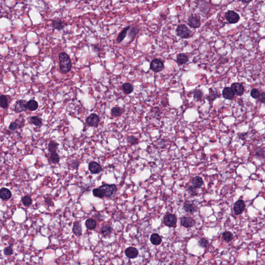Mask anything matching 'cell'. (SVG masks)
<instances>
[{
    "label": "cell",
    "mask_w": 265,
    "mask_h": 265,
    "mask_svg": "<svg viewBox=\"0 0 265 265\" xmlns=\"http://www.w3.org/2000/svg\"><path fill=\"white\" fill-rule=\"evenodd\" d=\"M72 230L73 233L77 236H80L82 235L81 225L79 221L74 222Z\"/></svg>",
    "instance_id": "e0dca14e"
},
{
    "label": "cell",
    "mask_w": 265,
    "mask_h": 265,
    "mask_svg": "<svg viewBox=\"0 0 265 265\" xmlns=\"http://www.w3.org/2000/svg\"><path fill=\"white\" fill-rule=\"evenodd\" d=\"M177 219L176 215L173 214H167L164 217V224L169 227H176Z\"/></svg>",
    "instance_id": "277c9868"
},
{
    "label": "cell",
    "mask_w": 265,
    "mask_h": 265,
    "mask_svg": "<svg viewBox=\"0 0 265 265\" xmlns=\"http://www.w3.org/2000/svg\"><path fill=\"white\" fill-rule=\"evenodd\" d=\"M164 68V63L162 61L159 59H154L150 63V69L154 72H159Z\"/></svg>",
    "instance_id": "5b68a950"
},
{
    "label": "cell",
    "mask_w": 265,
    "mask_h": 265,
    "mask_svg": "<svg viewBox=\"0 0 265 265\" xmlns=\"http://www.w3.org/2000/svg\"><path fill=\"white\" fill-rule=\"evenodd\" d=\"M12 196V192L9 189L5 188L0 189V198L2 200H8L11 198Z\"/></svg>",
    "instance_id": "5bb4252c"
},
{
    "label": "cell",
    "mask_w": 265,
    "mask_h": 265,
    "mask_svg": "<svg viewBox=\"0 0 265 265\" xmlns=\"http://www.w3.org/2000/svg\"><path fill=\"white\" fill-rule=\"evenodd\" d=\"M104 194V196L107 197H110L116 194L117 188L115 184H104L99 187Z\"/></svg>",
    "instance_id": "3957f363"
},
{
    "label": "cell",
    "mask_w": 265,
    "mask_h": 265,
    "mask_svg": "<svg viewBox=\"0 0 265 265\" xmlns=\"http://www.w3.org/2000/svg\"><path fill=\"white\" fill-rule=\"evenodd\" d=\"M260 92L259 91V90L258 89H257L254 88V89L251 90V96L254 99H258V97L260 95Z\"/></svg>",
    "instance_id": "ab89813d"
},
{
    "label": "cell",
    "mask_w": 265,
    "mask_h": 265,
    "mask_svg": "<svg viewBox=\"0 0 265 265\" xmlns=\"http://www.w3.org/2000/svg\"><path fill=\"white\" fill-rule=\"evenodd\" d=\"M188 191L191 196H196L197 195V188H195L193 186H191L188 187Z\"/></svg>",
    "instance_id": "b9f144b4"
},
{
    "label": "cell",
    "mask_w": 265,
    "mask_h": 265,
    "mask_svg": "<svg viewBox=\"0 0 265 265\" xmlns=\"http://www.w3.org/2000/svg\"><path fill=\"white\" fill-rule=\"evenodd\" d=\"M245 208L246 205L244 200L239 199L235 203L234 206V211L235 214L237 215H241V213L244 212Z\"/></svg>",
    "instance_id": "52a82bcc"
},
{
    "label": "cell",
    "mask_w": 265,
    "mask_h": 265,
    "mask_svg": "<svg viewBox=\"0 0 265 265\" xmlns=\"http://www.w3.org/2000/svg\"><path fill=\"white\" fill-rule=\"evenodd\" d=\"M192 184L193 186L195 188H199L202 186V184H204V181L199 176H196L193 178L192 179Z\"/></svg>",
    "instance_id": "7402d4cb"
},
{
    "label": "cell",
    "mask_w": 265,
    "mask_h": 265,
    "mask_svg": "<svg viewBox=\"0 0 265 265\" xmlns=\"http://www.w3.org/2000/svg\"><path fill=\"white\" fill-rule=\"evenodd\" d=\"M111 115L115 117H118L122 115L123 113L122 109L119 107H115L111 109Z\"/></svg>",
    "instance_id": "d6a6232c"
},
{
    "label": "cell",
    "mask_w": 265,
    "mask_h": 265,
    "mask_svg": "<svg viewBox=\"0 0 265 265\" xmlns=\"http://www.w3.org/2000/svg\"><path fill=\"white\" fill-rule=\"evenodd\" d=\"M198 245L202 248H207L208 245V241L207 239L205 238L200 239L198 242Z\"/></svg>",
    "instance_id": "60d3db41"
},
{
    "label": "cell",
    "mask_w": 265,
    "mask_h": 265,
    "mask_svg": "<svg viewBox=\"0 0 265 265\" xmlns=\"http://www.w3.org/2000/svg\"><path fill=\"white\" fill-rule=\"evenodd\" d=\"M225 18L229 23H236L240 19V16L233 10H228L225 14Z\"/></svg>",
    "instance_id": "8992f818"
},
{
    "label": "cell",
    "mask_w": 265,
    "mask_h": 265,
    "mask_svg": "<svg viewBox=\"0 0 265 265\" xmlns=\"http://www.w3.org/2000/svg\"><path fill=\"white\" fill-rule=\"evenodd\" d=\"M45 202L48 206H54L53 202H52V200H51L50 199L46 198V199H45Z\"/></svg>",
    "instance_id": "7dc6e473"
},
{
    "label": "cell",
    "mask_w": 265,
    "mask_h": 265,
    "mask_svg": "<svg viewBox=\"0 0 265 265\" xmlns=\"http://www.w3.org/2000/svg\"><path fill=\"white\" fill-rule=\"evenodd\" d=\"M93 195L95 196V197H97L99 198H103L104 197V194L103 193V192L99 188H94L93 190Z\"/></svg>",
    "instance_id": "d590c367"
},
{
    "label": "cell",
    "mask_w": 265,
    "mask_h": 265,
    "mask_svg": "<svg viewBox=\"0 0 265 265\" xmlns=\"http://www.w3.org/2000/svg\"><path fill=\"white\" fill-rule=\"evenodd\" d=\"M188 61V57L184 53H179L177 56V63L178 65H184L187 63Z\"/></svg>",
    "instance_id": "d6986e66"
},
{
    "label": "cell",
    "mask_w": 265,
    "mask_h": 265,
    "mask_svg": "<svg viewBox=\"0 0 265 265\" xmlns=\"http://www.w3.org/2000/svg\"><path fill=\"white\" fill-rule=\"evenodd\" d=\"M130 26H128V27H126V28H125L124 29H123V30L120 33H119L118 36L117 37V42H118V43H121L123 39H125V37H126V34H127V32H128V31L130 29Z\"/></svg>",
    "instance_id": "603a6c76"
},
{
    "label": "cell",
    "mask_w": 265,
    "mask_h": 265,
    "mask_svg": "<svg viewBox=\"0 0 265 265\" xmlns=\"http://www.w3.org/2000/svg\"><path fill=\"white\" fill-rule=\"evenodd\" d=\"M139 31V30L138 29L137 27H132L131 29H130V32L128 34V36H129V37H130V39H132L135 38V36L137 35L138 32Z\"/></svg>",
    "instance_id": "8d00e7d4"
},
{
    "label": "cell",
    "mask_w": 265,
    "mask_h": 265,
    "mask_svg": "<svg viewBox=\"0 0 265 265\" xmlns=\"http://www.w3.org/2000/svg\"><path fill=\"white\" fill-rule=\"evenodd\" d=\"M99 121L100 119L99 116L95 113H92L86 119L87 124L91 126H97L99 125Z\"/></svg>",
    "instance_id": "9c48e42d"
},
{
    "label": "cell",
    "mask_w": 265,
    "mask_h": 265,
    "mask_svg": "<svg viewBox=\"0 0 265 265\" xmlns=\"http://www.w3.org/2000/svg\"><path fill=\"white\" fill-rule=\"evenodd\" d=\"M27 101L24 99H20L17 101L14 106V110L17 113H20L27 110Z\"/></svg>",
    "instance_id": "30bf717a"
},
{
    "label": "cell",
    "mask_w": 265,
    "mask_h": 265,
    "mask_svg": "<svg viewBox=\"0 0 265 265\" xmlns=\"http://www.w3.org/2000/svg\"><path fill=\"white\" fill-rule=\"evenodd\" d=\"M122 89L125 94H130L132 93L134 88L132 84L130 83H124L122 86Z\"/></svg>",
    "instance_id": "f546056e"
},
{
    "label": "cell",
    "mask_w": 265,
    "mask_h": 265,
    "mask_svg": "<svg viewBox=\"0 0 265 265\" xmlns=\"http://www.w3.org/2000/svg\"><path fill=\"white\" fill-rule=\"evenodd\" d=\"M58 146L59 144L57 142L55 141H51L48 144L49 151L51 153L56 152L57 150H58Z\"/></svg>",
    "instance_id": "836d02e7"
},
{
    "label": "cell",
    "mask_w": 265,
    "mask_h": 265,
    "mask_svg": "<svg viewBox=\"0 0 265 265\" xmlns=\"http://www.w3.org/2000/svg\"><path fill=\"white\" fill-rule=\"evenodd\" d=\"M222 238L224 241L226 242H230L233 239V235L231 232L228 231H225L222 234Z\"/></svg>",
    "instance_id": "4dcf8cb0"
},
{
    "label": "cell",
    "mask_w": 265,
    "mask_h": 265,
    "mask_svg": "<svg viewBox=\"0 0 265 265\" xmlns=\"http://www.w3.org/2000/svg\"><path fill=\"white\" fill-rule=\"evenodd\" d=\"M128 143L130 145H137L138 143V139L134 136H130L127 138Z\"/></svg>",
    "instance_id": "74e56055"
},
{
    "label": "cell",
    "mask_w": 265,
    "mask_h": 265,
    "mask_svg": "<svg viewBox=\"0 0 265 265\" xmlns=\"http://www.w3.org/2000/svg\"><path fill=\"white\" fill-rule=\"evenodd\" d=\"M92 47H93V50H94V51H96V52H98L99 50V49L97 47V46H95V45L92 46Z\"/></svg>",
    "instance_id": "c3c4849f"
},
{
    "label": "cell",
    "mask_w": 265,
    "mask_h": 265,
    "mask_svg": "<svg viewBox=\"0 0 265 265\" xmlns=\"http://www.w3.org/2000/svg\"><path fill=\"white\" fill-rule=\"evenodd\" d=\"M220 97V94L217 92H215L213 90L210 88L209 89V94L208 96V99L210 101L212 102L214 101L215 99Z\"/></svg>",
    "instance_id": "83f0119b"
},
{
    "label": "cell",
    "mask_w": 265,
    "mask_h": 265,
    "mask_svg": "<svg viewBox=\"0 0 265 265\" xmlns=\"http://www.w3.org/2000/svg\"><path fill=\"white\" fill-rule=\"evenodd\" d=\"M184 211L188 213H194L197 211V207L195 204L190 202H186L183 206Z\"/></svg>",
    "instance_id": "ac0fdd59"
},
{
    "label": "cell",
    "mask_w": 265,
    "mask_h": 265,
    "mask_svg": "<svg viewBox=\"0 0 265 265\" xmlns=\"http://www.w3.org/2000/svg\"><path fill=\"white\" fill-rule=\"evenodd\" d=\"M188 26L192 28H198L201 24L200 18L196 15H192L188 18Z\"/></svg>",
    "instance_id": "ba28073f"
},
{
    "label": "cell",
    "mask_w": 265,
    "mask_h": 265,
    "mask_svg": "<svg viewBox=\"0 0 265 265\" xmlns=\"http://www.w3.org/2000/svg\"><path fill=\"white\" fill-rule=\"evenodd\" d=\"M59 65L61 72L66 74L69 72L72 66L70 57L65 52H61L59 55Z\"/></svg>",
    "instance_id": "6da1fadb"
},
{
    "label": "cell",
    "mask_w": 265,
    "mask_h": 265,
    "mask_svg": "<svg viewBox=\"0 0 265 265\" xmlns=\"http://www.w3.org/2000/svg\"><path fill=\"white\" fill-rule=\"evenodd\" d=\"M38 107H39L38 103L34 99H31V100H30L29 101H27V109H29L30 111H35L37 109Z\"/></svg>",
    "instance_id": "44dd1931"
},
{
    "label": "cell",
    "mask_w": 265,
    "mask_h": 265,
    "mask_svg": "<svg viewBox=\"0 0 265 265\" xmlns=\"http://www.w3.org/2000/svg\"><path fill=\"white\" fill-rule=\"evenodd\" d=\"M89 170L92 174H99L102 170L101 166L96 161H92L89 164Z\"/></svg>",
    "instance_id": "4fadbf2b"
},
{
    "label": "cell",
    "mask_w": 265,
    "mask_h": 265,
    "mask_svg": "<svg viewBox=\"0 0 265 265\" xmlns=\"http://www.w3.org/2000/svg\"><path fill=\"white\" fill-rule=\"evenodd\" d=\"M195 221L189 217H183L180 219V223L182 226L187 228H191L195 224Z\"/></svg>",
    "instance_id": "7c38bea8"
},
{
    "label": "cell",
    "mask_w": 265,
    "mask_h": 265,
    "mask_svg": "<svg viewBox=\"0 0 265 265\" xmlns=\"http://www.w3.org/2000/svg\"><path fill=\"white\" fill-rule=\"evenodd\" d=\"M231 89L235 94L238 96H241L243 95L244 92V87L240 83L235 82L231 85Z\"/></svg>",
    "instance_id": "8fae6325"
},
{
    "label": "cell",
    "mask_w": 265,
    "mask_h": 265,
    "mask_svg": "<svg viewBox=\"0 0 265 265\" xmlns=\"http://www.w3.org/2000/svg\"><path fill=\"white\" fill-rule=\"evenodd\" d=\"M8 106V101L6 95H0V107L3 109L7 108Z\"/></svg>",
    "instance_id": "4316f807"
},
{
    "label": "cell",
    "mask_w": 265,
    "mask_h": 265,
    "mask_svg": "<svg viewBox=\"0 0 265 265\" xmlns=\"http://www.w3.org/2000/svg\"><path fill=\"white\" fill-rule=\"evenodd\" d=\"M21 201L23 205L27 207L30 206L32 204V199L31 197L29 195L23 196L21 198Z\"/></svg>",
    "instance_id": "1f68e13d"
},
{
    "label": "cell",
    "mask_w": 265,
    "mask_h": 265,
    "mask_svg": "<svg viewBox=\"0 0 265 265\" xmlns=\"http://www.w3.org/2000/svg\"><path fill=\"white\" fill-rule=\"evenodd\" d=\"M50 159L52 164H58L60 161V157L57 152L51 153L50 156Z\"/></svg>",
    "instance_id": "e575fe53"
},
{
    "label": "cell",
    "mask_w": 265,
    "mask_h": 265,
    "mask_svg": "<svg viewBox=\"0 0 265 265\" xmlns=\"http://www.w3.org/2000/svg\"><path fill=\"white\" fill-rule=\"evenodd\" d=\"M256 155L257 157H264V150L261 148V149H258L256 152Z\"/></svg>",
    "instance_id": "f6af8a7d"
},
{
    "label": "cell",
    "mask_w": 265,
    "mask_h": 265,
    "mask_svg": "<svg viewBox=\"0 0 265 265\" xmlns=\"http://www.w3.org/2000/svg\"><path fill=\"white\" fill-rule=\"evenodd\" d=\"M203 97V93L200 90H195L194 91V97L197 100L202 99Z\"/></svg>",
    "instance_id": "f35d334b"
},
{
    "label": "cell",
    "mask_w": 265,
    "mask_h": 265,
    "mask_svg": "<svg viewBox=\"0 0 265 265\" xmlns=\"http://www.w3.org/2000/svg\"><path fill=\"white\" fill-rule=\"evenodd\" d=\"M30 121L34 126L37 127H41L42 124V120L39 117L37 116H32L30 118Z\"/></svg>",
    "instance_id": "484cf974"
},
{
    "label": "cell",
    "mask_w": 265,
    "mask_h": 265,
    "mask_svg": "<svg viewBox=\"0 0 265 265\" xmlns=\"http://www.w3.org/2000/svg\"><path fill=\"white\" fill-rule=\"evenodd\" d=\"M176 33L178 36L183 39H188L193 35L192 32L184 24H180L177 28Z\"/></svg>",
    "instance_id": "7a4b0ae2"
},
{
    "label": "cell",
    "mask_w": 265,
    "mask_h": 265,
    "mask_svg": "<svg viewBox=\"0 0 265 265\" xmlns=\"http://www.w3.org/2000/svg\"><path fill=\"white\" fill-rule=\"evenodd\" d=\"M222 95L223 97L227 99H232L235 97L234 92L229 87H226L223 90Z\"/></svg>",
    "instance_id": "2e32d148"
},
{
    "label": "cell",
    "mask_w": 265,
    "mask_h": 265,
    "mask_svg": "<svg viewBox=\"0 0 265 265\" xmlns=\"http://www.w3.org/2000/svg\"><path fill=\"white\" fill-rule=\"evenodd\" d=\"M18 128V123L17 122V121H16V122H14L10 123L9 127H8V128L10 130H16Z\"/></svg>",
    "instance_id": "ee69618b"
},
{
    "label": "cell",
    "mask_w": 265,
    "mask_h": 265,
    "mask_svg": "<svg viewBox=\"0 0 265 265\" xmlns=\"http://www.w3.org/2000/svg\"><path fill=\"white\" fill-rule=\"evenodd\" d=\"M258 99H259V101L261 103H265V94L264 92H263L261 94H260V95H259V97H258Z\"/></svg>",
    "instance_id": "bcb514c9"
},
{
    "label": "cell",
    "mask_w": 265,
    "mask_h": 265,
    "mask_svg": "<svg viewBox=\"0 0 265 265\" xmlns=\"http://www.w3.org/2000/svg\"><path fill=\"white\" fill-rule=\"evenodd\" d=\"M112 230V229L111 227L108 225H106L101 227L100 229V233L104 236H108L111 234Z\"/></svg>",
    "instance_id": "d4e9b609"
},
{
    "label": "cell",
    "mask_w": 265,
    "mask_h": 265,
    "mask_svg": "<svg viewBox=\"0 0 265 265\" xmlns=\"http://www.w3.org/2000/svg\"><path fill=\"white\" fill-rule=\"evenodd\" d=\"M150 241L153 244L157 246L161 244V238L159 234L154 233L151 236Z\"/></svg>",
    "instance_id": "cb8c5ba5"
},
{
    "label": "cell",
    "mask_w": 265,
    "mask_h": 265,
    "mask_svg": "<svg viewBox=\"0 0 265 265\" xmlns=\"http://www.w3.org/2000/svg\"><path fill=\"white\" fill-rule=\"evenodd\" d=\"M13 254V250L11 246H8L4 250V254L5 256L12 255Z\"/></svg>",
    "instance_id": "7bdbcfd3"
},
{
    "label": "cell",
    "mask_w": 265,
    "mask_h": 265,
    "mask_svg": "<svg viewBox=\"0 0 265 265\" xmlns=\"http://www.w3.org/2000/svg\"><path fill=\"white\" fill-rule=\"evenodd\" d=\"M52 27L53 29H57L58 30H61L64 28L65 26H66L64 22L61 20H54L52 21Z\"/></svg>",
    "instance_id": "ffe728a7"
},
{
    "label": "cell",
    "mask_w": 265,
    "mask_h": 265,
    "mask_svg": "<svg viewBox=\"0 0 265 265\" xmlns=\"http://www.w3.org/2000/svg\"><path fill=\"white\" fill-rule=\"evenodd\" d=\"M85 224H86V226L87 228L90 229V230L95 229L97 226L96 221L93 219H87Z\"/></svg>",
    "instance_id": "f1b7e54d"
},
{
    "label": "cell",
    "mask_w": 265,
    "mask_h": 265,
    "mask_svg": "<svg viewBox=\"0 0 265 265\" xmlns=\"http://www.w3.org/2000/svg\"><path fill=\"white\" fill-rule=\"evenodd\" d=\"M125 254L128 258H135L138 255V251L134 247H128L126 249Z\"/></svg>",
    "instance_id": "9a60e30c"
}]
</instances>
